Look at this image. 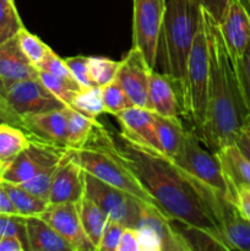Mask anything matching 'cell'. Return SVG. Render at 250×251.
<instances>
[{
    "mask_svg": "<svg viewBox=\"0 0 250 251\" xmlns=\"http://www.w3.org/2000/svg\"><path fill=\"white\" fill-rule=\"evenodd\" d=\"M2 237L19 238L28 250L26 239V217L0 213V238Z\"/></svg>",
    "mask_w": 250,
    "mask_h": 251,
    "instance_id": "34",
    "label": "cell"
},
{
    "mask_svg": "<svg viewBox=\"0 0 250 251\" xmlns=\"http://www.w3.org/2000/svg\"><path fill=\"white\" fill-rule=\"evenodd\" d=\"M83 179L85 196L92 200L109 217V220L115 221L127 228L137 227L145 203L130 196L129 194L123 193L103 183L85 171Z\"/></svg>",
    "mask_w": 250,
    "mask_h": 251,
    "instance_id": "8",
    "label": "cell"
},
{
    "mask_svg": "<svg viewBox=\"0 0 250 251\" xmlns=\"http://www.w3.org/2000/svg\"><path fill=\"white\" fill-rule=\"evenodd\" d=\"M26 239L31 251H73L70 245L39 216L26 218Z\"/></svg>",
    "mask_w": 250,
    "mask_h": 251,
    "instance_id": "21",
    "label": "cell"
},
{
    "mask_svg": "<svg viewBox=\"0 0 250 251\" xmlns=\"http://www.w3.org/2000/svg\"><path fill=\"white\" fill-rule=\"evenodd\" d=\"M115 118L122 129L120 135L127 141L142 149L163 153L157 135L154 113L151 109L131 105L118 113Z\"/></svg>",
    "mask_w": 250,
    "mask_h": 251,
    "instance_id": "13",
    "label": "cell"
},
{
    "mask_svg": "<svg viewBox=\"0 0 250 251\" xmlns=\"http://www.w3.org/2000/svg\"><path fill=\"white\" fill-rule=\"evenodd\" d=\"M124 229L125 227L123 225L115 222V221L108 220L107 225L103 229L97 251H117Z\"/></svg>",
    "mask_w": 250,
    "mask_h": 251,
    "instance_id": "37",
    "label": "cell"
},
{
    "mask_svg": "<svg viewBox=\"0 0 250 251\" xmlns=\"http://www.w3.org/2000/svg\"><path fill=\"white\" fill-rule=\"evenodd\" d=\"M242 132L250 140V114H248L245 117L244 123H243V126H242Z\"/></svg>",
    "mask_w": 250,
    "mask_h": 251,
    "instance_id": "46",
    "label": "cell"
},
{
    "mask_svg": "<svg viewBox=\"0 0 250 251\" xmlns=\"http://www.w3.org/2000/svg\"><path fill=\"white\" fill-rule=\"evenodd\" d=\"M38 71H46V73L51 74V75L56 76V77L64 78V80L76 81L71 75L70 70H69L68 65H66L65 60L61 59L53 49H49L48 54L46 58L42 60V63L37 66Z\"/></svg>",
    "mask_w": 250,
    "mask_h": 251,
    "instance_id": "36",
    "label": "cell"
},
{
    "mask_svg": "<svg viewBox=\"0 0 250 251\" xmlns=\"http://www.w3.org/2000/svg\"><path fill=\"white\" fill-rule=\"evenodd\" d=\"M117 251H140L136 228L125 227Z\"/></svg>",
    "mask_w": 250,
    "mask_h": 251,
    "instance_id": "40",
    "label": "cell"
},
{
    "mask_svg": "<svg viewBox=\"0 0 250 251\" xmlns=\"http://www.w3.org/2000/svg\"><path fill=\"white\" fill-rule=\"evenodd\" d=\"M167 0H132V46L144 53L152 69L157 66V50Z\"/></svg>",
    "mask_w": 250,
    "mask_h": 251,
    "instance_id": "9",
    "label": "cell"
},
{
    "mask_svg": "<svg viewBox=\"0 0 250 251\" xmlns=\"http://www.w3.org/2000/svg\"><path fill=\"white\" fill-rule=\"evenodd\" d=\"M208 83V46L205 26L201 24L194 38L186 63L185 77L179 87V100L184 114L198 134L205 122Z\"/></svg>",
    "mask_w": 250,
    "mask_h": 251,
    "instance_id": "5",
    "label": "cell"
},
{
    "mask_svg": "<svg viewBox=\"0 0 250 251\" xmlns=\"http://www.w3.org/2000/svg\"><path fill=\"white\" fill-rule=\"evenodd\" d=\"M223 233L229 250L250 251V222L225 195H217Z\"/></svg>",
    "mask_w": 250,
    "mask_h": 251,
    "instance_id": "17",
    "label": "cell"
},
{
    "mask_svg": "<svg viewBox=\"0 0 250 251\" xmlns=\"http://www.w3.org/2000/svg\"><path fill=\"white\" fill-rule=\"evenodd\" d=\"M2 172H4V166H2L1 163H0V178H1V174Z\"/></svg>",
    "mask_w": 250,
    "mask_h": 251,
    "instance_id": "48",
    "label": "cell"
},
{
    "mask_svg": "<svg viewBox=\"0 0 250 251\" xmlns=\"http://www.w3.org/2000/svg\"><path fill=\"white\" fill-rule=\"evenodd\" d=\"M65 151V147L31 139L29 146L5 167L0 180L12 184L26 183L44 169L58 166Z\"/></svg>",
    "mask_w": 250,
    "mask_h": 251,
    "instance_id": "10",
    "label": "cell"
},
{
    "mask_svg": "<svg viewBox=\"0 0 250 251\" xmlns=\"http://www.w3.org/2000/svg\"><path fill=\"white\" fill-rule=\"evenodd\" d=\"M0 213H4V215H17L9 195L5 191L4 186H2L1 180H0Z\"/></svg>",
    "mask_w": 250,
    "mask_h": 251,
    "instance_id": "43",
    "label": "cell"
},
{
    "mask_svg": "<svg viewBox=\"0 0 250 251\" xmlns=\"http://www.w3.org/2000/svg\"><path fill=\"white\" fill-rule=\"evenodd\" d=\"M38 78L43 83L44 87L54 97L58 98L65 107H71L75 96L81 91V86L76 81L64 80L46 71H38Z\"/></svg>",
    "mask_w": 250,
    "mask_h": 251,
    "instance_id": "27",
    "label": "cell"
},
{
    "mask_svg": "<svg viewBox=\"0 0 250 251\" xmlns=\"http://www.w3.org/2000/svg\"><path fill=\"white\" fill-rule=\"evenodd\" d=\"M70 70L71 75L75 78L76 82L81 86V88L91 87L95 86L90 74V64H88V56L75 55L69 56L64 59Z\"/></svg>",
    "mask_w": 250,
    "mask_h": 251,
    "instance_id": "35",
    "label": "cell"
},
{
    "mask_svg": "<svg viewBox=\"0 0 250 251\" xmlns=\"http://www.w3.org/2000/svg\"><path fill=\"white\" fill-rule=\"evenodd\" d=\"M39 217L70 245L73 251H96L81 225L77 202L49 205Z\"/></svg>",
    "mask_w": 250,
    "mask_h": 251,
    "instance_id": "12",
    "label": "cell"
},
{
    "mask_svg": "<svg viewBox=\"0 0 250 251\" xmlns=\"http://www.w3.org/2000/svg\"><path fill=\"white\" fill-rule=\"evenodd\" d=\"M77 207L85 234L87 235L91 244L97 250L103 229H104L109 217L92 200H90L85 195L77 202Z\"/></svg>",
    "mask_w": 250,
    "mask_h": 251,
    "instance_id": "25",
    "label": "cell"
},
{
    "mask_svg": "<svg viewBox=\"0 0 250 251\" xmlns=\"http://www.w3.org/2000/svg\"><path fill=\"white\" fill-rule=\"evenodd\" d=\"M24 24L14 0H0V44L14 38Z\"/></svg>",
    "mask_w": 250,
    "mask_h": 251,
    "instance_id": "30",
    "label": "cell"
},
{
    "mask_svg": "<svg viewBox=\"0 0 250 251\" xmlns=\"http://www.w3.org/2000/svg\"><path fill=\"white\" fill-rule=\"evenodd\" d=\"M152 70L137 47L132 46L120 60L115 81L126 93L132 105L149 108V82Z\"/></svg>",
    "mask_w": 250,
    "mask_h": 251,
    "instance_id": "11",
    "label": "cell"
},
{
    "mask_svg": "<svg viewBox=\"0 0 250 251\" xmlns=\"http://www.w3.org/2000/svg\"><path fill=\"white\" fill-rule=\"evenodd\" d=\"M71 107L87 117L97 119L100 114L105 112L100 87L91 86V87L81 88L80 92L74 98Z\"/></svg>",
    "mask_w": 250,
    "mask_h": 251,
    "instance_id": "28",
    "label": "cell"
},
{
    "mask_svg": "<svg viewBox=\"0 0 250 251\" xmlns=\"http://www.w3.org/2000/svg\"><path fill=\"white\" fill-rule=\"evenodd\" d=\"M154 123L163 154L173 159L180 151L188 130L178 117H163L154 113Z\"/></svg>",
    "mask_w": 250,
    "mask_h": 251,
    "instance_id": "22",
    "label": "cell"
},
{
    "mask_svg": "<svg viewBox=\"0 0 250 251\" xmlns=\"http://www.w3.org/2000/svg\"><path fill=\"white\" fill-rule=\"evenodd\" d=\"M0 102L20 127L24 115L65 107L44 87L38 77L24 80L0 78Z\"/></svg>",
    "mask_w": 250,
    "mask_h": 251,
    "instance_id": "6",
    "label": "cell"
},
{
    "mask_svg": "<svg viewBox=\"0 0 250 251\" xmlns=\"http://www.w3.org/2000/svg\"><path fill=\"white\" fill-rule=\"evenodd\" d=\"M242 2L248 7V10L250 11V0H242Z\"/></svg>",
    "mask_w": 250,
    "mask_h": 251,
    "instance_id": "47",
    "label": "cell"
},
{
    "mask_svg": "<svg viewBox=\"0 0 250 251\" xmlns=\"http://www.w3.org/2000/svg\"><path fill=\"white\" fill-rule=\"evenodd\" d=\"M31 144V137L24 129L10 123H0V163L9 166Z\"/></svg>",
    "mask_w": 250,
    "mask_h": 251,
    "instance_id": "23",
    "label": "cell"
},
{
    "mask_svg": "<svg viewBox=\"0 0 250 251\" xmlns=\"http://www.w3.org/2000/svg\"><path fill=\"white\" fill-rule=\"evenodd\" d=\"M196 1L216 21L220 22L230 0H196Z\"/></svg>",
    "mask_w": 250,
    "mask_h": 251,
    "instance_id": "39",
    "label": "cell"
},
{
    "mask_svg": "<svg viewBox=\"0 0 250 251\" xmlns=\"http://www.w3.org/2000/svg\"><path fill=\"white\" fill-rule=\"evenodd\" d=\"M38 77V70L24 55L16 36L0 44V78L24 80Z\"/></svg>",
    "mask_w": 250,
    "mask_h": 251,
    "instance_id": "20",
    "label": "cell"
},
{
    "mask_svg": "<svg viewBox=\"0 0 250 251\" xmlns=\"http://www.w3.org/2000/svg\"><path fill=\"white\" fill-rule=\"evenodd\" d=\"M66 124L65 107L21 117V129L31 139L59 147H65L66 145Z\"/></svg>",
    "mask_w": 250,
    "mask_h": 251,
    "instance_id": "15",
    "label": "cell"
},
{
    "mask_svg": "<svg viewBox=\"0 0 250 251\" xmlns=\"http://www.w3.org/2000/svg\"><path fill=\"white\" fill-rule=\"evenodd\" d=\"M90 74L95 86L103 87L115 80L120 61L112 60L105 56H88Z\"/></svg>",
    "mask_w": 250,
    "mask_h": 251,
    "instance_id": "31",
    "label": "cell"
},
{
    "mask_svg": "<svg viewBox=\"0 0 250 251\" xmlns=\"http://www.w3.org/2000/svg\"><path fill=\"white\" fill-rule=\"evenodd\" d=\"M218 26L234 60L242 59L250 42V11L242 0H230Z\"/></svg>",
    "mask_w": 250,
    "mask_h": 251,
    "instance_id": "14",
    "label": "cell"
},
{
    "mask_svg": "<svg viewBox=\"0 0 250 251\" xmlns=\"http://www.w3.org/2000/svg\"><path fill=\"white\" fill-rule=\"evenodd\" d=\"M56 167L58 166L44 169V171H42L41 173L37 174L36 176H33L31 180L26 181V183L17 184V185L22 186V188H24L25 190L28 191V193L33 194V195H36L37 198L42 199V200L48 202L49 194H50V188H51V181H53V176H54V173H55Z\"/></svg>",
    "mask_w": 250,
    "mask_h": 251,
    "instance_id": "33",
    "label": "cell"
},
{
    "mask_svg": "<svg viewBox=\"0 0 250 251\" xmlns=\"http://www.w3.org/2000/svg\"><path fill=\"white\" fill-rule=\"evenodd\" d=\"M201 16L208 46V83L205 122L195 134L216 153L235 141L249 110L237 63L225 46L218 22L202 7Z\"/></svg>",
    "mask_w": 250,
    "mask_h": 251,
    "instance_id": "2",
    "label": "cell"
},
{
    "mask_svg": "<svg viewBox=\"0 0 250 251\" xmlns=\"http://www.w3.org/2000/svg\"><path fill=\"white\" fill-rule=\"evenodd\" d=\"M85 195V179L83 171L76 164L68 153L58 164L51 181L49 205L66 202H78Z\"/></svg>",
    "mask_w": 250,
    "mask_h": 251,
    "instance_id": "16",
    "label": "cell"
},
{
    "mask_svg": "<svg viewBox=\"0 0 250 251\" xmlns=\"http://www.w3.org/2000/svg\"><path fill=\"white\" fill-rule=\"evenodd\" d=\"M233 202L250 222V189H240L234 194Z\"/></svg>",
    "mask_w": 250,
    "mask_h": 251,
    "instance_id": "41",
    "label": "cell"
},
{
    "mask_svg": "<svg viewBox=\"0 0 250 251\" xmlns=\"http://www.w3.org/2000/svg\"><path fill=\"white\" fill-rule=\"evenodd\" d=\"M27 250L24 242L15 237L0 238V251H24Z\"/></svg>",
    "mask_w": 250,
    "mask_h": 251,
    "instance_id": "42",
    "label": "cell"
},
{
    "mask_svg": "<svg viewBox=\"0 0 250 251\" xmlns=\"http://www.w3.org/2000/svg\"><path fill=\"white\" fill-rule=\"evenodd\" d=\"M66 119V145L65 149H80L86 145L93 130L100 125L97 119L87 117L73 107H65Z\"/></svg>",
    "mask_w": 250,
    "mask_h": 251,
    "instance_id": "24",
    "label": "cell"
},
{
    "mask_svg": "<svg viewBox=\"0 0 250 251\" xmlns=\"http://www.w3.org/2000/svg\"><path fill=\"white\" fill-rule=\"evenodd\" d=\"M16 39L24 55L37 69V66L48 54L50 47L47 46L38 36L29 32L26 27H22L20 29L19 33L16 34Z\"/></svg>",
    "mask_w": 250,
    "mask_h": 251,
    "instance_id": "29",
    "label": "cell"
},
{
    "mask_svg": "<svg viewBox=\"0 0 250 251\" xmlns=\"http://www.w3.org/2000/svg\"><path fill=\"white\" fill-rule=\"evenodd\" d=\"M173 81L153 69L150 74L149 109L163 117H178L181 109Z\"/></svg>",
    "mask_w": 250,
    "mask_h": 251,
    "instance_id": "19",
    "label": "cell"
},
{
    "mask_svg": "<svg viewBox=\"0 0 250 251\" xmlns=\"http://www.w3.org/2000/svg\"><path fill=\"white\" fill-rule=\"evenodd\" d=\"M201 140L194 130L186 131L185 140L179 153L172 161L180 169L228 198V186L221 168L217 154L201 145Z\"/></svg>",
    "mask_w": 250,
    "mask_h": 251,
    "instance_id": "7",
    "label": "cell"
},
{
    "mask_svg": "<svg viewBox=\"0 0 250 251\" xmlns=\"http://www.w3.org/2000/svg\"><path fill=\"white\" fill-rule=\"evenodd\" d=\"M228 186V199L233 201L240 189H250V162L235 142L216 152Z\"/></svg>",
    "mask_w": 250,
    "mask_h": 251,
    "instance_id": "18",
    "label": "cell"
},
{
    "mask_svg": "<svg viewBox=\"0 0 250 251\" xmlns=\"http://www.w3.org/2000/svg\"><path fill=\"white\" fill-rule=\"evenodd\" d=\"M234 142L238 145V147L242 150L243 153L245 154V157H247L250 162V140L240 131V134L238 135V137L235 139Z\"/></svg>",
    "mask_w": 250,
    "mask_h": 251,
    "instance_id": "44",
    "label": "cell"
},
{
    "mask_svg": "<svg viewBox=\"0 0 250 251\" xmlns=\"http://www.w3.org/2000/svg\"><path fill=\"white\" fill-rule=\"evenodd\" d=\"M201 24V6L196 0H167L158 39L157 65L178 88L185 77L186 63Z\"/></svg>",
    "mask_w": 250,
    "mask_h": 251,
    "instance_id": "4",
    "label": "cell"
},
{
    "mask_svg": "<svg viewBox=\"0 0 250 251\" xmlns=\"http://www.w3.org/2000/svg\"><path fill=\"white\" fill-rule=\"evenodd\" d=\"M2 186H4L5 191L9 195L10 200H11L12 205H14L15 211L21 217H33V216H41L49 203L47 201L42 200V199L37 198L33 194L28 193L25 190L22 186L17 185V184L7 183V181L1 180Z\"/></svg>",
    "mask_w": 250,
    "mask_h": 251,
    "instance_id": "26",
    "label": "cell"
},
{
    "mask_svg": "<svg viewBox=\"0 0 250 251\" xmlns=\"http://www.w3.org/2000/svg\"><path fill=\"white\" fill-rule=\"evenodd\" d=\"M100 91H102V100L103 105H104V110L108 114H112L115 117L118 113L123 112L124 109L132 105L126 93L124 92V90L120 87L119 83L115 80L100 87Z\"/></svg>",
    "mask_w": 250,
    "mask_h": 251,
    "instance_id": "32",
    "label": "cell"
},
{
    "mask_svg": "<svg viewBox=\"0 0 250 251\" xmlns=\"http://www.w3.org/2000/svg\"><path fill=\"white\" fill-rule=\"evenodd\" d=\"M239 71L240 82H242L243 92H244L245 102L250 114V42L247 47V50L243 54L242 59L235 61Z\"/></svg>",
    "mask_w": 250,
    "mask_h": 251,
    "instance_id": "38",
    "label": "cell"
},
{
    "mask_svg": "<svg viewBox=\"0 0 250 251\" xmlns=\"http://www.w3.org/2000/svg\"><path fill=\"white\" fill-rule=\"evenodd\" d=\"M2 122H6V123H10V124L16 125V122H15L14 118H12L11 115L7 113V110L5 109V107L2 105V103L0 102V123H2Z\"/></svg>",
    "mask_w": 250,
    "mask_h": 251,
    "instance_id": "45",
    "label": "cell"
},
{
    "mask_svg": "<svg viewBox=\"0 0 250 251\" xmlns=\"http://www.w3.org/2000/svg\"><path fill=\"white\" fill-rule=\"evenodd\" d=\"M113 137L117 156L171 220L202 230L230 251L221 223L218 193L189 176L163 153L136 146L120 134Z\"/></svg>",
    "mask_w": 250,
    "mask_h": 251,
    "instance_id": "1",
    "label": "cell"
},
{
    "mask_svg": "<svg viewBox=\"0 0 250 251\" xmlns=\"http://www.w3.org/2000/svg\"><path fill=\"white\" fill-rule=\"evenodd\" d=\"M113 145V135L100 124L93 130L85 146L80 149H66V153L86 173H90L123 193L129 194L145 205L162 211L139 178L117 156Z\"/></svg>",
    "mask_w": 250,
    "mask_h": 251,
    "instance_id": "3",
    "label": "cell"
}]
</instances>
